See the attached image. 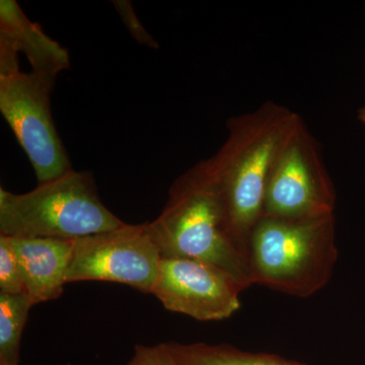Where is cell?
<instances>
[{"label":"cell","mask_w":365,"mask_h":365,"mask_svg":"<svg viewBox=\"0 0 365 365\" xmlns=\"http://www.w3.org/2000/svg\"><path fill=\"white\" fill-rule=\"evenodd\" d=\"M252 283L307 299L330 282L338 260L335 216H262L250 237Z\"/></svg>","instance_id":"3957f363"},{"label":"cell","mask_w":365,"mask_h":365,"mask_svg":"<svg viewBox=\"0 0 365 365\" xmlns=\"http://www.w3.org/2000/svg\"><path fill=\"white\" fill-rule=\"evenodd\" d=\"M26 294L34 304L63 294L73 241L47 237H11Z\"/></svg>","instance_id":"30bf717a"},{"label":"cell","mask_w":365,"mask_h":365,"mask_svg":"<svg viewBox=\"0 0 365 365\" xmlns=\"http://www.w3.org/2000/svg\"><path fill=\"white\" fill-rule=\"evenodd\" d=\"M123 225L102 202L93 175L85 170L72 169L26 193L0 189V235L76 241Z\"/></svg>","instance_id":"277c9868"},{"label":"cell","mask_w":365,"mask_h":365,"mask_svg":"<svg viewBox=\"0 0 365 365\" xmlns=\"http://www.w3.org/2000/svg\"><path fill=\"white\" fill-rule=\"evenodd\" d=\"M34 306L26 294H0V365H19L21 336Z\"/></svg>","instance_id":"7c38bea8"},{"label":"cell","mask_w":365,"mask_h":365,"mask_svg":"<svg viewBox=\"0 0 365 365\" xmlns=\"http://www.w3.org/2000/svg\"><path fill=\"white\" fill-rule=\"evenodd\" d=\"M359 119L365 126V105L359 111Z\"/></svg>","instance_id":"2e32d148"},{"label":"cell","mask_w":365,"mask_h":365,"mask_svg":"<svg viewBox=\"0 0 365 365\" xmlns=\"http://www.w3.org/2000/svg\"><path fill=\"white\" fill-rule=\"evenodd\" d=\"M178 365H306L267 353H254L227 344L169 342Z\"/></svg>","instance_id":"8fae6325"},{"label":"cell","mask_w":365,"mask_h":365,"mask_svg":"<svg viewBox=\"0 0 365 365\" xmlns=\"http://www.w3.org/2000/svg\"><path fill=\"white\" fill-rule=\"evenodd\" d=\"M336 199L318 140L302 119L271 170L263 216L299 220L334 215Z\"/></svg>","instance_id":"8992f818"},{"label":"cell","mask_w":365,"mask_h":365,"mask_svg":"<svg viewBox=\"0 0 365 365\" xmlns=\"http://www.w3.org/2000/svg\"><path fill=\"white\" fill-rule=\"evenodd\" d=\"M20 53L28 59L34 73L54 83L61 72L71 68V56L63 46L31 21L16 0H1L0 66L19 64Z\"/></svg>","instance_id":"9c48e42d"},{"label":"cell","mask_w":365,"mask_h":365,"mask_svg":"<svg viewBox=\"0 0 365 365\" xmlns=\"http://www.w3.org/2000/svg\"><path fill=\"white\" fill-rule=\"evenodd\" d=\"M300 120L284 106L265 102L254 111L230 118L225 143L205 160L232 235L247 255L252 230L263 216L271 170Z\"/></svg>","instance_id":"6da1fadb"},{"label":"cell","mask_w":365,"mask_h":365,"mask_svg":"<svg viewBox=\"0 0 365 365\" xmlns=\"http://www.w3.org/2000/svg\"><path fill=\"white\" fill-rule=\"evenodd\" d=\"M146 225L162 258L206 262L232 275L245 289L253 285L248 255L235 241L205 160L177 178L162 212Z\"/></svg>","instance_id":"7a4b0ae2"},{"label":"cell","mask_w":365,"mask_h":365,"mask_svg":"<svg viewBox=\"0 0 365 365\" xmlns=\"http://www.w3.org/2000/svg\"><path fill=\"white\" fill-rule=\"evenodd\" d=\"M160 258L146 223H125L116 230L73 241L66 283H122L151 294Z\"/></svg>","instance_id":"52a82bcc"},{"label":"cell","mask_w":365,"mask_h":365,"mask_svg":"<svg viewBox=\"0 0 365 365\" xmlns=\"http://www.w3.org/2000/svg\"><path fill=\"white\" fill-rule=\"evenodd\" d=\"M0 294H26L18 259L6 235H0Z\"/></svg>","instance_id":"4fadbf2b"},{"label":"cell","mask_w":365,"mask_h":365,"mask_svg":"<svg viewBox=\"0 0 365 365\" xmlns=\"http://www.w3.org/2000/svg\"><path fill=\"white\" fill-rule=\"evenodd\" d=\"M112 4L120 18H121L125 28L139 45L145 46V47L155 50L160 48L157 41L151 37L150 34L146 31L143 23L139 20L131 1H129V0H114Z\"/></svg>","instance_id":"5bb4252c"},{"label":"cell","mask_w":365,"mask_h":365,"mask_svg":"<svg viewBox=\"0 0 365 365\" xmlns=\"http://www.w3.org/2000/svg\"><path fill=\"white\" fill-rule=\"evenodd\" d=\"M244 290L232 275L206 262L160 258L151 294L168 311L211 322L237 313Z\"/></svg>","instance_id":"ba28073f"},{"label":"cell","mask_w":365,"mask_h":365,"mask_svg":"<svg viewBox=\"0 0 365 365\" xmlns=\"http://www.w3.org/2000/svg\"><path fill=\"white\" fill-rule=\"evenodd\" d=\"M54 81L20 66L0 69V112L30 160L38 182L72 170L51 112Z\"/></svg>","instance_id":"5b68a950"},{"label":"cell","mask_w":365,"mask_h":365,"mask_svg":"<svg viewBox=\"0 0 365 365\" xmlns=\"http://www.w3.org/2000/svg\"><path fill=\"white\" fill-rule=\"evenodd\" d=\"M127 365H178L167 343L136 345Z\"/></svg>","instance_id":"9a60e30c"},{"label":"cell","mask_w":365,"mask_h":365,"mask_svg":"<svg viewBox=\"0 0 365 365\" xmlns=\"http://www.w3.org/2000/svg\"><path fill=\"white\" fill-rule=\"evenodd\" d=\"M67 365H71V364H67Z\"/></svg>","instance_id":"e0dca14e"}]
</instances>
